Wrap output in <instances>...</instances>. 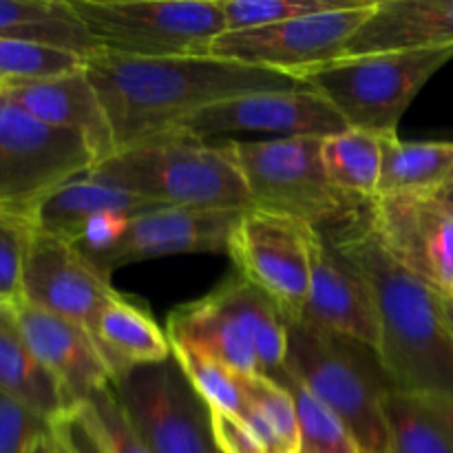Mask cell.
<instances>
[{"mask_svg":"<svg viewBox=\"0 0 453 453\" xmlns=\"http://www.w3.org/2000/svg\"><path fill=\"white\" fill-rule=\"evenodd\" d=\"M84 71L109 118L115 153L171 135L217 102L303 87L295 75L217 56L128 58L97 51L84 60Z\"/></svg>","mask_w":453,"mask_h":453,"instance_id":"cell-1","label":"cell"},{"mask_svg":"<svg viewBox=\"0 0 453 453\" xmlns=\"http://www.w3.org/2000/svg\"><path fill=\"white\" fill-rule=\"evenodd\" d=\"M363 274L380 321V363L396 392L453 398V339L441 295L394 259L367 206L352 219L319 230Z\"/></svg>","mask_w":453,"mask_h":453,"instance_id":"cell-2","label":"cell"},{"mask_svg":"<svg viewBox=\"0 0 453 453\" xmlns=\"http://www.w3.org/2000/svg\"><path fill=\"white\" fill-rule=\"evenodd\" d=\"M93 180L162 206L195 211H255L230 144L173 135L118 150L91 168Z\"/></svg>","mask_w":453,"mask_h":453,"instance_id":"cell-3","label":"cell"},{"mask_svg":"<svg viewBox=\"0 0 453 453\" xmlns=\"http://www.w3.org/2000/svg\"><path fill=\"white\" fill-rule=\"evenodd\" d=\"M286 372L343 420L363 453H389L394 385L374 349L301 319L288 323Z\"/></svg>","mask_w":453,"mask_h":453,"instance_id":"cell-4","label":"cell"},{"mask_svg":"<svg viewBox=\"0 0 453 453\" xmlns=\"http://www.w3.org/2000/svg\"><path fill=\"white\" fill-rule=\"evenodd\" d=\"M166 334L242 376L279 380L286 374L288 321L259 288L239 274L211 295L173 310Z\"/></svg>","mask_w":453,"mask_h":453,"instance_id":"cell-5","label":"cell"},{"mask_svg":"<svg viewBox=\"0 0 453 453\" xmlns=\"http://www.w3.org/2000/svg\"><path fill=\"white\" fill-rule=\"evenodd\" d=\"M453 60V47L343 56L299 75L343 118L348 128L396 133L420 88Z\"/></svg>","mask_w":453,"mask_h":453,"instance_id":"cell-6","label":"cell"},{"mask_svg":"<svg viewBox=\"0 0 453 453\" xmlns=\"http://www.w3.org/2000/svg\"><path fill=\"white\" fill-rule=\"evenodd\" d=\"M323 137H270L228 142L255 208L305 221L317 230L357 217L367 203L330 184L321 159Z\"/></svg>","mask_w":453,"mask_h":453,"instance_id":"cell-7","label":"cell"},{"mask_svg":"<svg viewBox=\"0 0 453 453\" xmlns=\"http://www.w3.org/2000/svg\"><path fill=\"white\" fill-rule=\"evenodd\" d=\"M100 51L128 58L211 56L228 31L219 0H71Z\"/></svg>","mask_w":453,"mask_h":453,"instance_id":"cell-8","label":"cell"},{"mask_svg":"<svg viewBox=\"0 0 453 453\" xmlns=\"http://www.w3.org/2000/svg\"><path fill=\"white\" fill-rule=\"evenodd\" d=\"M80 135L47 127L0 97V212L31 219L38 203L96 166Z\"/></svg>","mask_w":453,"mask_h":453,"instance_id":"cell-9","label":"cell"},{"mask_svg":"<svg viewBox=\"0 0 453 453\" xmlns=\"http://www.w3.org/2000/svg\"><path fill=\"white\" fill-rule=\"evenodd\" d=\"M113 389L150 453H221L211 407L195 392L175 357L135 367L113 380Z\"/></svg>","mask_w":453,"mask_h":453,"instance_id":"cell-10","label":"cell"},{"mask_svg":"<svg viewBox=\"0 0 453 453\" xmlns=\"http://www.w3.org/2000/svg\"><path fill=\"white\" fill-rule=\"evenodd\" d=\"M374 3L361 0L352 7L292 18L277 25L224 31L212 42L211 56L281 71L299 80L303 71L343 56L349 38L370 16Z\"/></svg>","mask_w":453,"mask_h":453,"instance_id":"cell-11","label":"cell"},{"mask_svg":"<svg viewBox=\"0 0 453 453\" xmlns=\"http://www.w3.org/2000/svg\"><path fill=\"white\" fill-rule=\"evenodd\" d=\"M312 233L305 221L255 208L243 212L228 248L239 277L259 288L288 323L301 321L308 301Z\"/></svg>","mask_w":453,"mask_h":453,"instance_id":"cell-12","label":"cell"},{"mask_svg":"<svg viewBox=\"0 0 453 453\" xmlns=\"http://www.w3.org/2000/svg\"><path fill=\"white\" fill-rule=\"evenodd\" d=\"M348 128L334 106L308 87L261 91L206 106L175 133L211 142L228 133H274L277 137H330ZM173 135V133H171Z\"/></svg>","mask_w":453,"mask_h":453,"instance_id":"cell-13","label":"cell"},{"mask_svg":"<svg viewBox=\"0 0 453 453\" xmlns=\"http://www.w3.org/2000/svg\"><path fill=\"white\" fill-rule=\"evenodd\" d=\"M367 215L394 259L442 296H453V208L432 195H389Z\"/></svg>","mask_w":453,"mask_h":453,"instance_id":"cell-14","label":"cell"},{"mask_svg":"<svg viewBox=\"0 0 453 453\" xmlns=\"http://www.w3.org/2000/svg\"><path fill=\"white\" fill-rule=\"evenodd\" d=\"M113 296L111 277L80 255L66 239L35 230L25 264L22 301L88 330L97 312Z\"/></svg>","mask_w":453,"mask_h":453,"instance_id":"cell-15","label":"cell"},{"mask_svg":"<svg viewBox=\"0 0 453 453\" xmlns=\"http://www.w3.org/2000/svg\"><path fill=\"white\" fill-rule=\"evenodd\" d=\"M303 321L380 352V321L363 274L314 228L310 242V290Z\"/></svg>","mask_w":453,"mask_h":453,"instance_id":"cell-16","label":"cell"},{"mask_svg":"<svg viewBox=\"0 0 453 453\" xmlns=\"http://www.w3.org/2000/svg\"><path fill=\"white\" fill-rule=\"evenodd\" d=\"M242 211H195L164 206L128 219L127 233L104 265V273L135 261L190 252H228Z\"/></svg>","mask_w":453,"mask_h":453,"instance_id":"cell-17","label":"cell"},{"mask_svg":"<svg viewBox=\"0 0 453 453\" xmlns=\"http://www.w3.org/2000/svg\"><path fill=\"white\" fill-rule=\"evenodd\" d=\"M0 97L47 127L82 137L97 164L115 153L109 118L84 69L58 78L4 82Z\"/></svg>","mask_w":453,"mask_h":453,"instance_id":"cell-18","label":"cell"},{"mask_svg":"<svg viewBox=\"0 0 453 453\" xmlns=\"http://www.w3.org/2000/svg\"><path fill=\"white\" fill-rule=\"evenodd\" d=\"M22 336L44 367L78 403L113 385V374L87 327L20 301L13 308Z\"/></svg>","mask_w":453,"mask_h":453,"instance_id":"cell-19","label":"cell"},{"mask_svg":"<svg viewBox=\"0 0 453 453\" xmlns=\"http://www.w3.org/2000/svg\"><path fill=\"white\" fill-rule=\"evenodd\" d=\"M438 47H453V0H376L343 56Z\"/></svg>","mask_w":453,"mask_h":453,"instance_id":"cell-20","label":"cell"},{"mask_svg":"<svg viewBox=\"0 0 453 453\" xmlns=\"http://www.w3.org/2000/svg\"><path fill=\"white\" fill-rule=\"evenodd\" d=\"M0 394L22 403L51 425L80 407L29 348L13 308H0Z\"/></svg>","mask_w":453,"mask_h":453,"instance_id":"cell-21","label":"cell"},{"mask_svg":"<svg viewBox=\"0 0 453 453\" xmlns=\"http://www.w3.org/2000/svg\"><path fill=\"white\" fill-rule=\"evenodd\" d=\"M88 334L96 341L113 380L135 367L153 365L173 357L166 332L144 308L118 292L93 319Z\"/></svg>","mask_w":453,"mask_h":453,"instance_id":"cell-22","label":"cell"},{"mask_svg":"<svg viewBox=\"0 0 453 453\" xmlns=\"http://www.w3.org/2000/svg\"><path fill=\"white\" fill-rule=\"evenodd\" d=\"M157 208L164 206L140 197V195L128 193V190L102 184V181L93 180L91 171H87L47 195L34 211L31 221L38 233L53 234V237L69 242L93 217L111 215V212L137 217L157 211Z\"/></svg>","mask_w":453,"mask_h":453,"instance_id":"cell-23","label":"cell"},{"mask_svg":"<svg viewBox=\"0 0 453 453\" xmlns=\"http://www.w3.org/2000/svg\"><path fill=\"white\" fill-rule=\"evenodd\" d=\"M0 38L47 44L84 60L100 51L71 0H0Z\"/></svg>","mask_w":453,"mask_h":453,"instance_id":"cell-24","label":"cell"},{"mask_svg":"<svg viewBox=\"0 0 453 453\" xmlns=\"http://www.w3.org/2000/svg\"><path fill=\"white\" fill-rule=\"evenodd\" d=\"M388 427L389 453H453V398L394 389Z\"/></svg>","mask_w":453,"mask_h":453,"instance_id":"cell-25","label":"cell"},{"mask_svg":"<svg viewBox=\"0 0 453 453\" xmlns=\"http://www.w3.org/2000/svg\"><path fill=\"white\" fill-rule=\"evenodd\" d=\"M380 181L376 197L434 195L453 173V142H403L380 135Z\"/></svg>","mask_w":453,"mask_h":453,"instance_id":"cell-26","label":"cell"},{"mask_svg":"<svg viewBox=\"0 0 453 453\" xmlns=\"http://www.w3.org/2000/svg\"><path fill=\"white\" fill-rule=\"evenodd\" d=\"M321 159L330 184L345 197L370 203L379 193L380 135L361 128H345L321 142Z\"/></svg>","mask_w":453,"mask_h":453,"instance_id":"cell-27","label":"cell"},{"mask_svg":"<svg viewBox=\"0 0 453 453\" xmlns=\"http://www.w3.org/2000/svg\"><path fill=\"white\" fill-rule=\"evenodd\" d=\"M243 410L239 418L255 432L265 453H301L295 398L268 376H242Z\"/></svg>","mask_w":453,"mask_h":453,"instance_id":"cell-28","label":"cell"},{"mask_svg":"<svg viewBox=\"0 0 453 453\" xmlns=\"http://www.w3.org/2000/svg\"><path fill=\"white\" fill-rule=\"evenodd\" d=\"M277 383L283 385L295 398L301 453H363L343 420L314 394H310L299 380L286 372Z\"/></svg>","mask_w":453,"mask_h":453,"instance_id":"cell-29","label":"cell"},{"mask_svg":"<svg viewBox=\"0 0 453 453\" xmlns=\"http://www.w3.org/2000/svg\"><path fill=\"white\" fill-rule=\"evenodd\" d=\"M171 349L175 361L180 363L181 372L195 392L203 398L211 410L224 411V414L242 416L243 410V389L242 374L230 370L221 361H217L211 354L193 348V345L171 341Z\"/></svg>","mask_w":453,"mask_h":453,"instance_id":"cell-30","label":"cell"},{"mask_svg":"<svg viewBox=\"0 0 453 453\" xmlns=\"http://www.w3.org/2000/svg\"><path fill=\"white\" fill-rule=\"evenodd\" d=\"M97 453H150L128 420L113 385L93 394L75 410Z\"/></svg>","mask_w":453,"mask_h":453,"instance_id":"cell-31","label":"cell"},{"mask_svg":"<svg viewBox=\"0 0 453 453\" xmlns=\"http://www.w3.org/2000/svg\"><path fill=\"white\" fill-rule=\"evenodd\" d=\"M84 69V58L71 51L25 42V40L0 38V80H44Z\"/></svg>","mask_w":453,"mask_h":453,"instance_id":"cell-32","label":"cell"},{"mask_svg":"<svg viewBox=\"0 0 453 453\" xmlns=\"http://www.w3.org/2000/svg\"><path fill=\"white\" fill-rule=\"evenodd\" d=\"M361 0H219L228 31L277 25L292 18L352 7Z\"/></svg>","mask_w":453,"mask_h":453,"instance_id":"cell-33","label":"cell"},{"mask_svg":"<svg viewBox=\"0 0 453 453\" xmlns=\"http://www.w3.org/2000/svg\"><path fill=\"white\" fill-rule=\"evenodd\" d=\"M34 234L31 219L0 212V308H16L22 301V279Z\"/></svg>","mask_w":453,"mask_h":453,"instance_id":"cell-34","label":"cell"},{"mask_svg":"<svg viewBox=\"0 0 453 453\" xmlns=\"http://www.w3.org/2000/svg\"><path fill=\"white\" fill-rule=\"evenodd\" d=\"M51 429L53 425L42 416L0 394V453H27Z\"/></svg>","mask_w":453,"mask_h":453,"instance_id":"cell-35","label":"cell"},{"mask_svg":"<svg viewBox=\"0 0 453 453\" xmlns=\"http://www.w3.org/2000/svg\"><path fill=\"white\" fill-rule=\"evenodd\" d=\"M212 434L221 453H265L259 438L239 416L211 410Z\"/></svg>","mask_w":453,"mask_h":453,"instance_id":"cell-36","label":"cell"},{"mask_svg":"<svg viewBox=\"0 0 453 453\" xmlns=\"http://www.w3.org/2000/svg\"><path fill=\"white\" fill-rule=\"evenodd\" d=\"M53 434H56V438L65 447L66 453H97L91 436L84 432L75 411L71 416H66L65 420L53 425Z\"/></svg>","mask_w":453,"mask_h":453,"instance_id":"cell-37","label":"cell"},{"mask_svg":"<svg viewBox=\"0 0 453 453\" xmlns=\"http://www.w3.org/2000/svg\"><path fill=\"white\" fill-rule=\"evenodd\" d=\"M27 453H60V447H58V441H56V434H53V429L47 434V436L38 438V441L31 445V449Z\"/></svg>","mask_w":453,"mask_h":453,"instance_id":"cell-38","label":"cell"},{"mask_svg":"<svg viewBox=\"0 0 453 453\" xmlns=\"http://www.w3.org/2000/svg\"><path fill=\"white\" fill-rule=\"evenodd\" d=\"M434 199H438V202H442V203H447V206H451L453 208V173L449 175V180L445 181V184L441 186V188L436 190V193L432 195Z\"/></svg>","mask_w":453,"mask_h":453,"instance_id":"cell-39","label":"cell"},{"mask_svg":"<svg viewBox=\"0 0 453 453\" xmlns=\"http://www.w3.org/2000/svg\"><path fill=\"white\" fill-rule=\"evenodd\" d=\"M441 310H442V319H445L447 330H449V334L453 339V296L441 295Z\"/></svg>","mask_w":453,"mask_h":453,"instance_id":"cell-40","label":"cell"},{"mask_svg":"<svg viewBox=\"0 0 453 453\" xmlns=\"http://www.w3.org/2000/svg\"><path fill=\"white\" fill-rule=\"evenodd\" d=\"M56 441H58V438H56ZM58 447H60V453H66V451H65V447L60 445V441H58Z\"/></svg>","mask_w":453,"mask_h":453,"instance_id":"cell-41","label":"cell"},{"mask_svg":"<svg viewBox=\"0 0 453 453\" xmlns=\"http://www.w3.org/2000/svg\"><path fill=\"white\" fill-rule=\"evenodd\" d=\"M3 88H4V82H3V80H0V96H3Z\"/></svg>","mask_w":453,"mask_h":453,"instance_id":"cell-42","label":"cell"}]
</instances>
